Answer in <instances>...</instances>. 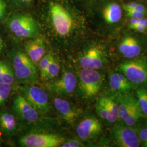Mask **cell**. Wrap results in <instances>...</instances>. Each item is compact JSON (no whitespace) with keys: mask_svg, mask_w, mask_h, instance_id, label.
Listing matches in <instances>:
<instances>
[{"mask_svg":"<svg viewBox=\"0 0 147 147\" xmlns=\"http://www.w3.org/2000/svg\"><path fill=\"white\" fill-rule=\"evenodd\" d=\"M10 65L16 81L23 84H34L38 82V69L25 53L14 50L9 53Z\"/></svg>","mask_w":147,"mask_h":147,"instance_id":"cell-1","label":"cell"},{"mask_svg":"<svg viewBox=\"0 0 147 147\" xmlns=\"http://www.w3.org/2000/svg\"><path fill=\"white\" fill-rule=\"evenodd\" d=\"M47 13L54 31L59 36H69L73 31L75 20L72 13L58 1H50Z\"/></svg>","mask_w":147,"mask_h":147,"instance_id":"cell-2","label":"cell"},{"mask_svg":"<svg viewBox=\"0 0 147 147\" xmlns=\"http://www.w3.org/2000/svg\"><path fill=\"white\" fill-rule=\"evenodd\" d=\"M7 26L16 37L34 38L38 37L39 27L32 16L25 13H16L8 18Z\"/></svg>","mask_w":147,"mask_h":147,"instance_id":"cell-3","label":"cell"},{"mask_svg":"<svg viewBox=\"0 0 147 147\" xmlns=\"http://www.w3.org/2000/svg\"><path fill=\"white\" fill-rule=\"evenodd\" d=\"M115 96L119 118L126 125L135 126L144 116L136 98L129 93L118 94Z\"/></svg>","mask_w":147,"mask_h":147,"instance_id":"cell-4","label":"cell"},{"mask_svg":"<svg viewBox=\"0 0 147 147\" xmlns=\"http://www.w3.org/2000/svg\"><path fill=\"white\" fill-rule=\"evenodd\" d=\"M119 70L134 84H147V59L144 57L132 58L119 66Z\"/></svg>","mask_w":147,"mask_h":147,"instance_id":"cell-5","label":"cell"},{"mask_svg":"<svg viewBox=\"0 0 147 147\" xmlns=\"http://www.w3.org/2000/svg\"><path fill=\"white\" fill-rule=\"evenodd\" d=\"M103 81V75L96 70L82 68L79 73V89L86 98L97 94L102 87Z\"/></svg>","mask_w":147,"mask_h":147,"instance_id":"cell-6","label":"cell"},{"mask_svg":"<svg viewBox=\"0 0 147 147\" xmlns=\"http://www.w3.org/2000/svg\"><path fill=\"white\" fill-rule=\"evenodd\" d=\"M19 88L21 94L40 115H45L50 111L48 96L44 89L33 84L21 85Z\"/></svg>","mask_w":147,"mask_h":147,"instance_id":"cell-7","label":"cell"},{"mask_svg":"<svg viewBox=\"0 0 147 147\" xmlns=\"http://www.w3.org/2000/svg\"><path fill=\"white\" fill-rule=\"evenodd\" d=\"M65 141L64 137L57 134L33 132L21 137L19 144L24 147H57Z\"/></svg>","mask_w":147,"mask_h":147,"instance_id":"cell-8","label":"cell"},{"mask_svg":"<svg viewBox=\"0 0 147 147\" xmlns=\"http://www.w3.org/2000/svg\"><path fill=\"white\" fill-rule=\"evenodd\" d=\"M113 143L117 147H138L140 142L136 130L125 123H118L111 131Z\"/></svg>","mask_w":147,"mask_h":147,"instance_id":"cell-9","label":"cell"},{"mask_svg":"<svg viewBox=\"0 0 147 147\" xmlns=\"http://www.w3.org/2000/svg\"><path fill=\"white\" fill-rule=\"evenodd\" d=\"M12 109L14 114L21 120L29 123H36L40 119V113L21 94L14 96Z\"/></svg>","mask_w":147,"mask_h":147,"instance_id":"cell-10","label":"cell"},{"mask_svg":"<svg viewBox=\"0 0 147 147\" xmlns=\"http://www.w3.org/2000/svg\"><path fill=\"white\" fill-rule=\"evenodd\" d=\"M77 80L72 72L65 71L61 78L47 84V89L58 95H68L73 93Z\"/></svg>","mask_w":147,"mask_h":147,"instance_id":"cell-11","label":"cell"},{"mask_svg":"<svg viewBox=\"0 0 147 147\" xmlns=\"http://www.w3.org/2000/svg\"><path fill=\"white\" fill-rule=\"evenodd\" d=\"M106 62L105 53L96 46L87 49L79 59V63L82 68L94 70L101 68Z\"/></svg>","mask_w":147,"mask_h":147,"instance_id":"cell-12","label":"cell"},{"mask_svg":"<svg viewBox=\"0 0 147 147\" xmlns=\"http://www.w3.org/2000/svg\"><path fill=\"white\" fill-rule=\"evenodd\" d=\"M102 125L100 121L94 117H88L79 123L76 133L79 138L88 141L94 138L102 132Z\"/></svg>","mask_w":147,"mask_h":147,"instance_id":"cell-13","label":"cell"},{"mask_svg":"<svg viewBox=\"0 0 147 147\" xmlns=\"http://www.w3.org/2000/svg\"><path fill=\"white\" fill-rule=\"evenodd\" d=\"M53 102L58 115L69 124H73L79 118L80 111L71 105L67 100L56 98L53 99Z\"/></svg>","mask_w":147,"mask_h":147,"instance_id":"cell-14","label":"cell"},{"mask_svg":"<svg viewBox=\"0 0 147 147\" xmlns=\"http://www.w3.org/2000/svg\"><path fill=\"white\" fill-rule=\"evenodd\" d=\"M25 52L33 62L37 64L46 54V47L42 37L33 38L25 42Z\"/></svg>","mask_w":147,"mask_h":147,"instance_id":"cell-15","label":"cell"},{"mask_svg":"<svg viewBox=\"0 0 147 147\" xmlns=\"http://www.w3.org/2000/svg\"><path fill=\"white\" fill-rule=\"evenodd\" d=\"M110 88L116 94L128 93L134 87V84L122 73H112L109 77Z\"/></svg>","mask_w":147,"mask_h":147,"instance_id":"cell-16","label":"cell"},{"mask_svg":"<svg viewBox=\"0 0 147 147\" xmlns=\"http://www.w3.org/2000/svg\"><path fill=\"white\" fill-rule=\"evenodd\" d=\"M120 53L126 58H136L141 53L140 42L136 38L132 36L125 37L119 45Z\"/></svg>","mask_w":147,"mask_h":147,"instance_id":"cell-17","label":"cell"},{"mask_svg":"<svg viewBox=\"0 0 147 147\" xmlns=\"http://www.w3.org/2000/svg\"><path fill=\"white\" fill-rule=\"evenodd\" d=\"M122 7L115 1L107 2L101 9V15L104 21L110 25L119 22L122 18Z\"/></svg>","mask_w":147,"mask_h":147,"instance_id":"cell-18","label":"cell"},{"mask_svg":"<svg viewBox=\"0 0 147 147\" xmlns=\"http://www.w3.org/2000/svg\"><path fill=\"white\" fill-rule=\"evenodd\" d=\"M18 124L15 116L7 110L0 112V132L5 136H11L16 134Z\"/></svg>","mask_w":147,"mask_h":147,"instance_id":"cell-19","label":"cell"},{"mask_svg":"<svg viewBox=\"0 0 147 147\" xmlns=\"http://www.w3.org/2000/svg\"><path fill=\"white\" fill-rule=\"evenodd\" d=\"M104 99L107 111L106 121L110 123H113L119 118L116 96H104Z\"/></svg>","mask_w":147,"mask_h":147,"instance_id":"cell-20","label":"cell"},{"mask_svg":"<svg viewBox=\"0 0 147 147\" xmlns=\"http://www.w3.org/2000/svg\"><path fill=\"white\" fill-rule=\"evenodd\" d=\"M59 71V63L58 62V59L54 55L49 63L45 74L42 80L44 81H47L51 79H54L58 76Z\"/></svg>","mask_w":147,"mask_h":147,"instance_id":"cell-21","label":"cell"},{"mask_svg":"<svg viewBox=\"0 0 147 147\" xmlns=\"http://www.w3.org/2000/svg\"><path fill=\"white\" fill-rule=\"evenodd\" d=\"M136 97L143 115L147 116V88L142 87L137 89Z\"/></svg>","mask_w":147,"mask_h":147,"instance_id":"cell-22","label":"cell"},{"mask_svg":"<svg viewBox=\"0 0 147 147\" xmlns=\"http://www.w3.org/2000/svg\"><path fill=\"white\" fill-rule=\"evenodd\" d=\"M15 81L16 78L11 66L0 72V84H13Z\"/></svg>","mask_w":147,"mask_h":147,"instance_id":"cell-23","label":"cell"},{"mask_svg":"<svg viewBox=\"0 0 147 147\" xmlns=\"http://www.w3.org/2000/svg\"><path fill=\"white\" fill-rule=\"evenodd\" d=\"M12 89V84H0V107L7 102Z\"/></svg>","mask_w":147,"mask_h":147,"instance_id":"cell-24","label":"cell"},{"mask_svg":"<svg viewBox=\"0 0 147 147\" xmlns=\"http://www.w3.org/2000/svg\"><path fill=\"white\" fill-rule=\"evenodd\" d=\"M53 55L54 54L52 52H49L47 54H45L38 62L39 69L40 73L42 79L44 78L45 74L47 67Z\"/></svg>","mask_w":147,"mask_h":147,"instance_id":"cell-25","label":"cell"},{"mask_svg":"<svg viewBox=\"0 0 147 147\" xmlns=\"http://www.w3.org/2000/svg\"><path fill=\"white\" fill-rule=\"evenodd\" d=\"M96 112L100 118L106 121L107 118V111L105 104L104 96L101 97L98 100L96 106Z\"/></svg>","mask_w":147,"mask_h":147,"instance_id":"cell-26","label":"cell"},{"mask_svg":"<svg viewBox=\"0 0 147 147\" xmlns=\"http://www.w3.org/2000/svg\"><path fill=\"white\" fill-rule=\"evenodd\" d=\"M122 8L125 11H134L147 13V9L146 6L142 3L137 2H130L125 4L123 5Z\"/></svg>","mask_w":147,"mask_h":147,"instance_id":"cell-27","label":"cell"},{"mask_svg":"<svg viewBox=\"0 0 147 147\" xmlns=\"http://www.w3.org/2000/svg\"><path fill=\"white\" fill-rule=\"evenodd\" d=\"M140 145L142 147H147V129L146 125L142 126L139 130H137Z\"/></svg>","mask_w":147,"mask_h":147,"instance_id":"cell-28","label":"cell"},{"mask_svg":"<svg viewBox=\"0 0 147 147\" xmlns=\"http://www.w3.org/2000/svg\"><path fill=\"white\" fill-rule=\"evenodd\" d=\"M61 147H84V144L78 140H70L68 141H65L61 146Z\"/></svg>","mask_w":147,"mask_h":147,"instance_id":"cell-29","label":"cell"},{"mask_svg":"<svg viewBox=\"0 0 147 147\" xmlns=\"http://www.w3.org/2000/svg\"><path fill=\"white\" fill-rule=\"evenodd\" d=\"M126 16L130 19H141L146 16L147 13L138 11H126Z\"/></svg>","mask_w":147,"mask_h":147,"instance_id":"cell-30","label":"cell"},{"mask_svg":"<svg viewBox=\"0 0 147 147\" xmlns=\"http://www.w3.org/2000/svg\"><path fill=\"white\" fill-rule=\"evenodd\" d=\"M11 2L21 8L28 7L31 5L32 0H11Z\"/></svg>","mask_w":147,"mask_h":147,"instance_id":"cell-31","label":"cell"},{"mask_svg":"<svg viewBox=\"0 0 147 147\" xmlns=\"http://www.w3.org/2000/svg\"><path fill=\"white\" fill-rule=\"evenodd\" d=\"M7 11V4L5 0H0V22L5 18Z\"/></svg>","mask_w":147,"mask_h":147,"instance_id":"cell-32","label":"cell"},{"mask_svg":"<svg viewBox=\"0 0 147 147\" xmlns=\"http://www.w3.org/2000/svg\"><path fill=\"white\" fill-rule=\"evenodd\" d=\"M129 27L131 30H133L136 31L137 32H140V33L145 32L146 31L147 29V28H146V27L143 26L140 24H135V25H131V26H129Z\"/></svg>","mask_w":147,"mask_h":147,"instance_id":"cell-33","label":"cell"},{"mask_svg":"<svg viewBox=\"0 0 147 147\" xmlns=\"http://www.w3.org/2000/svg\"><path fill=\"white\" fill-rule=\"evenodd\" d=\"M5 47V43L3 38L0 36V55L3 51Z\"/></svg>","mask_w":147,"mask_h":147,"instance_id":"cell-34","label":"cell"},{"mask_svg":"<svg viewBox=\"0 0 147 147\" xmlns=\"http://www.w3.org/2000/svg\"><path fill=\"white\" fill-rule=\"evenodd\" d=\"M2 141V138L1 137V132H0V142H1Z\"/></svg>","mask_w":147,"mask_h":147,"instance_id":"cell-35","label":"cell"},{"mask_svg":"<svg viewBox=\"0 0 147 147\" xmlns=\"http://www.w3.org/2000/svg\"><path fill=\"white\" fill-rule=\"evenodd\" d=\"M146 126H147V125H146Z\"/></svg>","mask_w":147,"mask_h":147,"instance_id":"cell-36","label":"cell"}]
</instances>
